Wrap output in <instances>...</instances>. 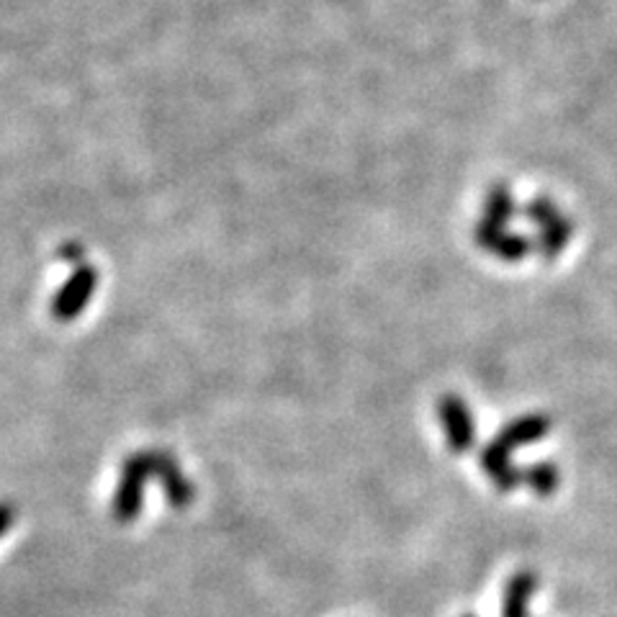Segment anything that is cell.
I'll list each match as a JSON object with an SVG mask.
<instances>
[{
	"label": "cell",
	"mask_w": 617,
	"mask_h": 617,
	"mask_svg": "<svg viewBox=\"0 0 617 617\" xmlns=\"http://www.w3.org/2000/svg\"><path fill=\"white\" fill-rule=\"evenodd\" d=\"M16 523V509L8 501H0V538L13 528Z\"/></svg>",
	"instance_id": "obj_14"
},
{
	"label": "cell",
	"mask_w": 617,
	"mask_h": 617,
	"mask_svg": "<svg viewBox=\"0 0 617 617\" xmlns=\"http://www.w3.org/2000/svg\"><path fill=\"white\" fill-rule=\"evenodd\" d=\"M60 258L64 262H72V266H80L82 258H86V247H80L78 242H68L60 247Z\"/></svg>",
	"instance_id": "obj_13"
},
{
	"label": "cell",
	"mask_w": 617,
	"mask_h": 617,
	"mask_svg": "<svg viewBox=\"0 0 617 617\" xmlns=\"http://www.w3.org/2000/svg\"><path fill=\"white\" fill-rule=\"evenodd\" d=\"M460 617H476V615H460Z\"/></svg>",
	"instance_id": "obj_15"
},
{
	"label": "cell",
	"mask_w": 617,
	"mask_h": 617,
	"mask_svg": "<svg viewBox=\"0 0 617 617\" xmlns=\"http://www.w3.org/2000/svg\"><path fill=\"white\" fill-rule=\"evenodd\" d=\"M147 452H150L152 479L160 481V487L165 491V501H168L172 509L191 507L196 499V487L193 481L183 474L178 458L172 456L170 450H147Z\"/></svg>",
	"instance_id": "obj_4"
},
{
	"label": "cell",
	"mask_w": 617,
	"mask_h": 617,
	"mask_svg": "<svg viewBox=\"0 0 617 617\" xmlns=\"http://www.w3.org/2000/svg\"><path fill=\"white\" fill-rule=\"evenodd\" d=\"M438 417H440L442 432H446L448 448L456 452V456H464V452H468L476 446V417L471 407H468L458 394H446V397H440Z\"/></svg>",
	"instance_id": "obj_3"
},
{
	"label": "cell",
	"mask_w": 617,
	"mask_h": 617,
	"mask_svg": "<svg viewBox=\"0 0 617 617\" xmlns=\"http://www.w3.org/2000/svg\"><path fill=\"white\" fill-rule=\"evenodd\" d=\"M548 432H550V419L546 415H540V411H533V415L517 417L515 422L501 427L497 440L507 450H517L523 446H530V442L543 440Z\"/></svg>",
	"instance_id": "obj_7"
},
{
	"label": "cell",
	"mask_w": 617,
	"mask_h": 617,
	"mask_svg": "<svg viewBox=\"0 0 617 617\" xmlns=\"http://www.w3.org/2000/svg\"><path fill=\"white\" fill-rule=\"evenodd\" d=\"M538 240H535V250L540 252L543 260H556L558 255L566 250V245H569L571 235H574V225L569 217H564V213H558L556 219H550L548 225L538 227Z\"/></svg>",
	"instance_id": "obj_9"
},
{
	"label": "cell",
	"mask_w": 617,
	"mask_h": 617,
	"mask_svg": "<svg viewBox=\"0 0 617 617\" xmlns=\"http://www.w3.org/2000/svg\"><path fill=\"white\" fill-rule=\"evenodd\" d=\"M540 587V579L535 571H517L505 587V599H501V617H528L530 599Z\"/></svg>",
	"instance_id": "obj_8"
},
{
	"label": "cell",
	"mask_w": 617,
	"mask_h": 617,
	"mask_svg": "<svg viewBox=\"0 0 617 617\" xmlns=\"http://www.w3.org/2000/svg\"><path fill=\"white\" fill-rule=\"evenodd\" d=\"M474 240L484 252H489L494 258L505 262H520L535 250L530 237L520 232H509L507 227L489 225V221H479V225L474 227Z\"/></svg>",
	"instance_id": "obj_5"
},
{
	"label": "cell",
	"mask_w": 617,
	"mask_h": 617,
	"mask_svg": "<svg viewBox=\"0 0 617 617\" xmlns=\"http://www.w3.org/2000/svg\"><path fill=\"white\" fill-rule=\"evenodd\" d=\"M558 206L548 199V196H538V199H533L528 201V206H525V217H528V221H533L535 227H543V225H548L550 219H556L558 217Z\"/></svg>",
	"instance_id": "obj_12"
},
{
	"label": "cell",
	"mask_w": 617,
	"mask_h": 617,
	"mask_svg": "<svg viewBox=\"0 0 617 617\" xmlns=\"http://www.w3.org/2000/svg\"><path fill=\"white\" fill-rule=\"evenodd\" d=\"M523 484L525 487H530L535 497L548 499V497H554L558 487H561V468H558L556 464H550V460H540V464H533L525 468Z\"/></svg>",
	"instance_id": "obj_11"
},
{
	"label": "cell",
	"mask_w": 617,
	"mask_h": 617,
	"mask_svg": "<svg viewBox=\"0 0 617 617\" xmlns=\"http://www.w3.org/2000/svg\"><path fill=\"white\" fill-rule=\"evenodd\" d=\"M515 213H517V203L512 191H509V186L507 183L491 186L487 199H484L481 221H489V225H497V227H507L509 221L515 219Z\"/></svg>",
	"instance_id": "obj_10"
},
{
	"label": "cell",
	"mask_w": 617,
	"mask_h": 617,
	"mask_svg": "<svg viewBox=\"0 0 617 617\" xmlns=\"http://www.w3.org/2000/svg\"><path fill=\"white\" fill-rule=\"evenodd\" d=\"M479 460L484 474L489 476L499 491L507 494L523 487V471L512 464V450H507L499 440H491L489 446H484Z\"/></svg>",
	"instance_id": "obj_6"
},
{
	"label": "cell",
	"mask_w": 617,
	"mask_h": 617,
	"mask_svg": "<svg viewBox=\"0 0 617 617\" xmlns=\"http://www.w3.org/2000/svg\"><path fill=\"white\" fill-rule=\"evenodd\" d=\"M96 286H98L96 268L88 266V262L76 266L72 276L62 283V288L52 299V317L57 322H72V319H78L82 311H86L90 299H93Z\"/></svg>",
	"instance_id": "obj_2"
},
{
	"label": "cell",
	"mask_w": 617,
	"mask_h": 617,
	"mask_svg": "<svg viewBox=\"0 0 617 617\" xmlns=\"http://www.w3.org/2000/svg\"><path fill=\"white\" fill-rule=\"evenodd\" d=\"M152 479L150 471V452L137 450L129 458H123L117 491H113L111 512L113 520L121 525L135 523L142 515L145 507V487Z\"/></svg>",
	"instance_id": "obj_1"
}]
</instances>
